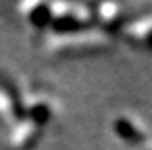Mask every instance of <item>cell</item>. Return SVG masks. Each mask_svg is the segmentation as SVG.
<instances>
[{
	"instance_id": "6da1fadb",
	"label": "cell",
	"mask_w": 152,
	"mask_h": 150,
	"mask_svg": "<svg viewBox=\"0 0 152 150\" xmlns=\"http://www.w3.org/2000/svg\"><path fill=\"white\" fill-rule=\"evenodd\" d=\"M93 25V16L79 12L77 5H60L58 11H53L49 26L58 35H74L89 30Z\"/></svg>"
},
{
	"instance_id": "7a4b0ae2",
	"label": "cell",
	"mask_w": 152,
	"mask_h": 150,
	"mask_svg": "<svg viewBox=\"0 0 152 150\" xmlns=\"http://www.w3.org/2000/svg\"><path fill=\"white\" fill-rule=\"evenodd\" d=\"M40 140V127L31 122L19 124L11 135V147L14 150H31Z\"/></svg>"
},
{
	"instance_id": "3957f363",
	"label": "cell",
	"mask_w": 152,
	"mask_h": 150,
	"mask_svg": "<svg viewBox=\"0 0 152 150\" xmlns=\"http://www.w3.org/2000/svg\"><path fill=\"white\" fill-rule=\"evenodd\" d=\"M91 16H93V21L102 25V28L107 31L119 30L122 17H124L119 5H114V4H100V5H96L94 12Z\"/></svg>"
},
{
	"instance_id": "277c9868",
	"label": "cell",
	"mask_w": 152,
	"mask_h": 150,
	"mask_svg": "<svg viewBox=\"0 0 152 150\" xmlns=\"http://www.w3.org/2000/svg\"><path fill=\"white\" fill-rule=\"evenodd\" d=\"M51 115H53L51 103L42 96L33 98L28 105H25V117H28V120L37 127L46 126L51 119Z\"/></svg>"
},
{
	"instance_id": "5b68a950",
	"label": "cell",
	"mask_w": 152,
	"mask_h": 150,
	"mask_svg": "<svg viewBox=\"0 0 152 150\" xmlns=\"http://www.w3.org/2000/svg\"><path fill=\"white\" fill-rule=\"evenodd\" d=\"M114 133L119 136L124 143H129V145H140L147 138L145 133L128 117H117L114 120Z\"/></svg>"
},
{
	"instance_id": "8992f818",
	"label": "cell",
	"mask_w": 152,
	"mask_h": 150,
	"mask_svg": "<svg viewBox=\"0 0 152 150\" xmlns=\"http://www.w3.org/2000/svg\"><path fill=\"white\" fill-rule=\"evenodd\" d=\"M128 39L140 47L152 51V19H142L128 28Z\"/></svg>"
},
{
	"instance_id": "52a82bcc",
	"label": "cell",
	"mask_w": 152,
	"mask_h": 150,
	"mask_svg": "<svg viewBox=\"0 0 152 150\" xmlns=\"http://www.w3.org/2000/svg\"><path fill=\"white\" fill-rule=\"evenodd\" d=\"M51 16H53V7L51 5H47V4H33L28 9L26 17H28V21L33 26L46 28L51 23Z\"/></svg>"
},
{
	"instance_id": "ba28073f",
	"label": "cell",
	"mask_w": 152,
	"mask_h": 150,
	"mask_svg": "<svg viewBox=\"0 0 152 150\" xmlns=\"http://www.w3.org/2000/svg\"><path fill=\"white\" fill-rule=\"evenodd\" d=\"M151 150H152V149H151Z\"/></svg>"
}]
</instances>
